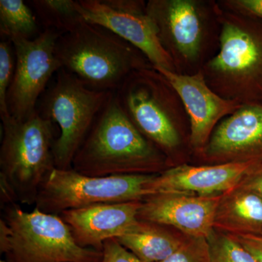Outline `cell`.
<instances>
[{
	"mask_svg": "<svg viewBox=\"0 0 262 262\" xmlns=\"http://www.w3.org/2000/svg\"><path fill=\"white\" fill-rule=\"evenodd\" d=\"M170 167L167 157L124 113L114 93L76 153L72 169L103 177L155 175Z\"/></svg>",
	"mask_w": 262,
	"mask_h": 262,
	"instance_id": "1",
	"label": "cell"
},
{
	"mask_svg": "<svg viewBox=\"0 0 262 262\" xmlns=\"http://www.w3.org/2000/svg\"><path fill=\"white\" fill-rule=\"evenodd\" d=\"M122 111L172 166L192 155L190 122L180 96L154 67L135 71L115 92Z\"/></svg>",
	"mask_w": 262,
	"mask_h": 262,
	"instance_id": "2",
	"label": "cell"
},
{
	"mask_svg": "<svg viewBox=\"0 0 262 262\" xmlns=\"http://www.w3.org/2000/svg\"><path fill=\"white\" fill-rule=\"evenodd\" d=\"M0 204L35 205L39 189L55 166L53 122L37 110L23 121L1 115Z\"/></svg>",
	"mask_w": 262,
	"mask_h": 262,
	"instance_id": "3",
	"label": "cell"
},
{
	"mask_svg": "<svg viewBox=\"0 0 262 262\" xmlns=\"http://www.w3.org/2000/svg\"><path fill=\"white\" fill-rule=\"evenodd\" d=\"M146 10L177 73H199L218 53L222 25L217 0H149Z\"/></svg>",
	"mask_w": 262,
	"mask_h": 262,
	"instance_id": "4",
	"label": "cell"
},
{
	"mask_svg": "<svg viewBox=\"0 0 262 262\" xmlns=\"http://www.w3.org/2000/svg\"><path fill=\"white\" fill-rule=\"evenodd\" d=\"M219 5L220 49L202 73L225 99L239 104L262 101V20Z\"/></svg>",
	"mask_w": 262,
	"mask_h": 262,
	"instance_id": "5",
	"label": "cell"
},
{
	"mask_svg": "<svg viewBox=\"0 0 262 262\" xmlns=\"http://www.w3.org/2000/svg\"><path fill=\"white\" fill-rule=\"evenodd\" d=\"M56 52L62 68L97 91L115 92L133 72L153 67L133 45L85 20L58 37Z\"/></svg>",
	"mask_w": 262,
	"mask_h": 262,
	"instance_id": "6",
	"label": "cell"
},
{
	"mask_svg": "<svg viewBox=\"0 0 262 262\" xmlns=\"http://www.w3.org/2000/svg\"><path fill=\"white\" fill-rule=\"evenodd\" d=\"M114 93L91 89L64 69L57 72L37 108L60 128L53 146L56 168L72 169L76 153Z\"/></svg>",
	"mask_w": 262,
	"mask_h": 262,
	"instance_id": "7",
	"label": "cell"
},
{
	"mask_svg": "<svg viewBox=\"0 0 262 262\" xmlns=\"http://www.w3.org/2000/svg\"><path fill=\"white\" fill-rule=\"evenodd\" d=\"M10 237L6 262H101L102 251L80 247L60 215L37 208L25 211L18 203L2 208Z\"/></svg>",
	"mask_w": 262,
	"mask_h": 262,
	"instance_id": "8",
	"label": "cell"
},
{
	"mask_svg": "<svg viewBox=\"0 0 262 262\" xmlns=\"http://www.w3.org/2000/svg\"><path fill=\"white\" fill-rule=\"evenodd\" d=\"M155 175L96 177L55 168L41 186L34 206L43 213L59 215L96 204L142 201Z\"/></svg>",
	"mask_w": 262,
	"mask_h": 262,
	"instance_id": "9",
	"label": "cell"
},
{
	"mask_svg": "<svg viewBox=\"0 0 262 262\" xmlns=\"http://www.w3.org/2000/svg\"><path fill=\"white\" fill-rule=\"evenodd\" d=\"M61 35L53 29H44L34 39L12 42L15 67L7 104L8 113L15 120L23 121L37 111L38 101L48 82L62 68L56 52Z\"/></svg>",
	"mask_w": 262,
	"mask_h": 262,
	"instance_id": "10",
	"label": "cell"
},
{
	"mask_svg": "<svg viewBox=\"0 0 262 262\" xmlns=\"http://www.w3.org/2000/svg\"><path fill=\"white\" fill-rule=\"evenodd\" d=\"M77 8L85 21L101 26L133 45L155 68L176 72L158 40L144 0H78Z\"/></svg>",
	"mask_w": 262,
	"mask_h": 262,
	"instance_id": "11",
	"label": "cell"
},
{
	"mask_svg": "<svg viewBox=\"0 0 262 262\" xmlns=\"http://www.w3.org/2000/svg\"><path fill=\"white\" fill-rule=\"evenodd\" d=\"M193 157L199 165L262 161V101L242 104L225 117Z\"/></svg>",
	"mask_w": 262,
	"mask_h": 262,
	"instance_id": "12",
	"label": "cell"
},
{
	"mask_svg": "<svg viewBox=\"0 0 262 262\" xmlns=\"http://www.w3.org/2000/svg\"><path fill=\"white\" fill-rule=\"evenodd\" d=\"M221 195L201 196L185 193H159L141 201L138 218L173 227L187 237L208 239L214 231Z\"/></svg>",
	"mask_w": 262,
	"mask_h": 262,
	"instance_id": "13",
	"label": "cell"
},
{
	"mask_svg": "<svg viewBox=\"0 0 262 262\" xmlns=\"http://www.w3.org/2000/svg\"><path fill=\"white\" fill-rule=\"evenodd\" d=\"M155 68V67H154ZM163 74L180 96L190 122V146L193 155L201 151L222 120L242 104L225 99L208 85L202 72L184 75L155 68Z\"/></svg>",
	"mask_w": 262,
	"mask_h": 262,
	"instance_id": "14",
	"label": "cell"
},
{
	"mask_svg": "<svg viewBox=\"0 0 262 262\" xmlns=\"http://www.w3.org/2000/svg\"><path fill=\"white\" fill-rule=\"evenodd\" d=\"M261 162L215 165L180 164L155 175L146 186V196L159 193L221 195L237 187L243 179Z\"/></svg>",
	"mask_w": 262,
	"mask_h": 262,
	"instance_id": "15",
	"label": "cell"
},
{
	"mask_svg": "<svg viewBox=\"0 0 262 262\" xmlns=\"http://www.w3.org/2000/svg\"><path fill=\"white\" fill-rule=\"evenodd\" d=\"M141 201L102 203L68 210L60 216L80 247L102 251L110 239L118 238L139 223Z\"/></svg>",
	"mask_w": 262,
	"mask_h": 262,
	"instance_id": "16",
	"label": "cell"
},
{
	"mask_svg": "<svg viewBox=\"0 0 262 262\" xmlns=\"http://www.w3.org/2000/svg\"><path fill=\"white\" fill-rule=\"evenodd\" d=\"M214 229L229 234L262 235V198L238 186L222 194Z\"/></svg>",
	"mask_w": 262,
	"mask_h": 262,
	"instance_id": "17",
	"label": "cell"
},
{
	"mask_svg": "<svg viewBox=\"0 0 262 262\" xmlns=\"http://www.w3.org/2000/svg\"><path fill=\"white\" fill-rule=\"evenodd\" d=\"M168 227L139 220L130 232L116 239L141 261L159 262L175 252L186 239Z\"/></svg>",
	"mask_w": 262,
	"mask_h": 262,
	"instance_id": "18",
	"label": "cell"
},
{
	"mask_svg": "<svg viewBox=\"0 0 262 262\" xmlns=\"http://www.w3.org/2000/svg\"><path fill=\"white\" fill-rule=\"evenodd\" d=\"M37 18L22 0L0 1V34L11 42L32 39L37 32Z\"/></svg>",
	"mask_w": 262,
	"mask_h": 262,
	"instance_id": "19",
	"label": "cell"
},
{
	"mask_svg": "<svg viewBox=\"0 0 262 262\" xmlns=\"http://www.w3.org/2000/svg\"><path fill=\"white\" fill-rule=\"evenodd\" d=\"M45 29L64 34L75 29L84 19L73 0H33L30 1Z\"/></svg>",
	"mask_w": 262,
	"mask_h": 262,
	"instance_id": "20",
	"label": "cell"
},
{
	"mask_svg": "<svg viewBox=\"0 0 262 262\" xmlns=\"http://www.w3.org/2000/svg\"><path fill=\"white\" fill-rule=\"evenodd\" d=\"M207 239L210 262H257L246 248L229 234L214 229Z\"/></svg>",
	"mask_w": 262,
	"mask_h": 262,
	"instance_id": "21",
	"label": "cell"
},
{
	"mask_svg": "<svg viewBox=\"0 0 262 262\" xmlns=\"http://www.w3.org/2000/svg\"><path fill=\"white\" fill-rule=\"evenodd\" d=\"M15 56L13 43L7 39L0 42V115L8 113L7 96L13 80Z\"/></svg>",
	"mask_w": 262,
	"mask_h": 262,
	"instance_id": "22",
	"label": "cell"
},
{
	"mask_svg": "<svg viewBox=\"0 0 262 262\" xmlns=\"http://www.w3.org/2000/svg\"><path fill=\"white\" fill-rule=\"evenodd\" d=\"M159 262H210L208 239L202 237H187L175 252Z\"/></svg>",
	"mask_w": 262,
	"mask_h": 262,
	"instance_id": "23",
	"label": "cell"
},
{
	"mask_svg": "<svg viewBox=\"0 0 262 262\" xmlns=\"http://www.w3.org/2000/svg\"><path fill=\"white\" fill-rule=\"evenodd\" d=\"M101 262H142L124 248L116 238L108 239L103 244Z\"/></svg>",
	"mask_w": 262,
	"mask_h": 262,
	"instance_id": "24",
	"label": "cell"
},
{
	"mask_svg": "<svg viewBox=\"0 0 262 262\" xmlns=\"http://www.w3.org/2000/svg\"><path fill=\"white\" fill-rule=\"evenodd\" d=\"M218 3L227 9L253 15L262 20V0H218Z\"/></svg>",
	"mask_w": 262,
	"mask_h": 262,
	"instance_id": "25",
	"label": "cell"
},
{
	"mask_svg": "<svg viewBox=\"0 0 262 262\" xmlns=\"http://www.w3.org/2000/svg\"><path fill=\"white\" fill-rule=\"evenodd\" d=\"M253 255L256 261L262 262V235L229 234Z\"/></svg>",
	"mask_w": 262,
	"mask_h": 262,
	"instance_id": "26",
	"label": "cell"
},
{
	"mask_svg": "<svg viewBox=\"0 0 262 262\" xmlns=\"http://www.w3.org/2000/svg\"><path fill=\"white\" fill-rule=\"evenodd\" d=\"M237 186L254 192L262 198V162L254 167Z\"/></svg>",
	"mask_w": 262,
	"mask_h": 262,
	"instance_id": "27",
	"label": "cell"
},
{
	"mask_svg": "<svg viewBox=\"0 0 262 262\" xmlns=\"http://www.w3.org/2000/svg\"><path fill=\"white\" fill-rule=\"evenodd\" d=\"M0 262H6V261H5V260L1 259V261H0Z\"/></svg>",
	"mask_w": 262,
	"mask_h": 262,
	"instance_id": "28",
	"label": "cell"
}]
</instances>
